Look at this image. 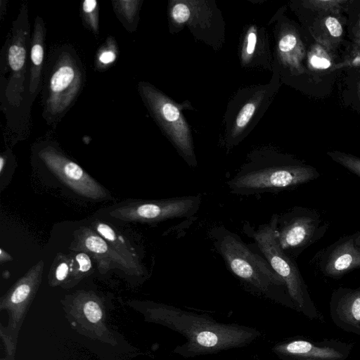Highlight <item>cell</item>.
<instances>
[{
    "label": "cell",
    "instance_id": "7c38bea8",
    "mask_svg": "<svg viewBox=\"0 0 360 360\" xmlns=\"http://www.w3.org/2000/svg\"><path fill=\"white\" fill-rule=\"evenodd\" d=\"M26 11H21L18 18L13 23L11 43L7 51V64L11 71L9 82L6 88V96L10 92L11 98L14 94L23 91L22 84L26 72L27 50L29 48V25ZM23 85V84H22Z\"/></svg>",
    "mask_w": 360,
    "mask_h": 360
},
{
    "label": "cell",
    "instance_id": "9c48e42d",
    "mask_svg": "<svg viewBox=\"0 0 360 360\" xmlns=\"http://www.w3.org/2000/svg\"><path fill=\"white\" fill-rule=\"evenodd\" d=\"M38 156L52 173L76 193L93 200L107 197V191L100 184L56 147L46 145L39 150Z\"/></svg>",
    "mask_w": 360,
    "mask_h": 360
},
{
    "label": "cell",
    "instance_id": "ba28073f",
    "mask_svg": "<svg viewBox=\"0 0 360 360\" xmlns=\"http://www.w3.org/2000/svg\"><path fill=\"white\" fill-rule=\"evenodd\" d=\"M201 200L200 195L141 200L117 207L110 214L125 221L159 223L193 217L199 210Z\"/></svg>",
    "mask_w": 360,
    "mask_h": 360
},
{
    "label": "cell",
    "instance_id": "d6986e66",
    "mask_svg": "<svg viewBox=\"0 0 360 360\" xmlns=\"http://www.w3.org/2000/svg\"><path fill=\"white\" fill-rule=\"evenodd\" d=\"M118 56V47L112 37L106 39L105 43L98 49L95 59V67L98 70H104L110 67Z\"/></svg>",
    "mask_w": 360,
    "mask_h": 360
},
{
    "label": "cell",
    "instance_id": "7402d4cb",
    "mask_svg": "<svg viewBox=\"0 0 360 360\" xmlns=\"http://www.w3.org/2000/svg\"><path fill=\"white\" fill-rule=\"evenodd\" d=\"M84 312L87 319L91 323H96L102 318V311L99 305L92 300L84 304Z\"/></svg>",
    "mask_w": 360,
    "mask_h": 360
},
{
    "label": "cell",
    "instance_id": "83f0119b",
    "mask_svg": "<svg viewBox=\"0 0 360 360\" xmlns=\"http://www.w3.org/2000/svg\"><path fill=\"white\" fill-rule=\"evenodd\" d=\"M311 65L318 69H326L330 67V62L324 58L314 56L310 59Z\"/></svg>",
    "mask_w": 360,
    "mask_h": 360
},
{
    "label": "cell",
    "instance_id": "484cf974",
    "mask_svg": "<svg viewBox=\"0 0 360 360\" xmlns=\"http://www.w3.org/2000/svg\"><path fill=\"white\" fill-rule=\"evenodd\" d=\"M325 24L332 36L338 37L342 34V27L336 18L333 17H328L326 20Z\"/></svg>",
    "mask_w": 360,
    "mask_h": 360
},
{
    "label": "cell",
    "instance_id": "e0dca14e",
    "mask_svg": "<svg viewBox=\"0 0 360 360\" xmlns=\"http://www.w3.org/2000/svg\"><path fill=\"white\" fill-rule=\"evenodd\" d=\"M92 226L94 230L103 238L117 253L136 268L143 271V268L139 262L134 248L112 226L101 221H95Z\"/></svg>",
    "mask_w": 360,
    "mask_h": 360
},
{
    "label": "cell",
    "instance_id": "6da1fadb",
    "mask_svg": "<svg viewBox=\"0 0 360 360\" xmlns=\"http://www.w3.org/2000/svg\"><path fill=\"white\" fill-rule=\"evenodd\" d=\"M317 171L270 152L250 155L226 184L230 193L252 195L292 189L319 176Z\"/></svg>",
    "mask_w": 360,
    "mask_h": 360
},
{
    "label": "cell",
    "instance_id": "7a4b0ae2",
    "mask_svg": "<svg viewBox=\"0 0 360 360\" xmlns=\"http://www.w3.org/2000/svg\"><path fill=\"white\" fill-rule=\"evenodd\" d=\"M210 234L227 268L240 280L264 293L274 287H283L287 290L284 281L267 261L253 251L236 233L219 226L212 229Z\"/></svg>",
    "mask_w": 360,
    "mask_h": 360
},
{
    "label": "cell",
    "instance_id": "9a60e30c",
    "mask_svg": "<svg viewBox=\"0 0 360 360\" xmlns=\"http://www.w3.org/2000/svg\"><path fill=\"white\" fill-rule=\"evenodd\" d=\"M46 28L42 18L37 16L35 19L34 31L30 41V69L29 75V91L35 95L41 82L44 58V41Z\"/></svg>",
    "mask_w": 360,
    "mask_h": 360
},
{
    "label": "cell",
    "instance_id": "8fae6325",
    "mask_svg": "<svg viewBox=\"0 0 360 360\" xmlns=\"http://www.w3.org/2000/svg\"><path fill=\"white\" fill-rule=\"evenodd\" d=\"M350 349L349 344L336 340L314 342L295 340L274 347L284 360H345Z\"/></svg>",
    "mask_w": 360,
    "mask_h": 360
},
{
    "label": "cell",
    "instance_id": "4fadbf2b",
    "mask_svg": "<svg viewBox=\"0 0 360 360\" xmlns=\"http://www.w3.org/2000/svg\"><path fill=\"white\" fill-rule=\"evenodd\" d=\"M317 262L322 274L330 278H339L360 269V251L354 244L352 234L340 238L323 250Z\"/></svg>",
    "mask_w": 360,
    "mask_h": 360
},
{
    "label": "cell",
    "instance_id": "3957f363",
    "mask_svg": "<svg viewBox=\"0 0 360 360\" xmlns=\"http://www.w3.org/2000/svg\"><path fill=\"white\" fill-rule=\"evenodd\" d=\"M167 321L187 340L186 349L194 354L217 352L243 345L256 335L255 331L221 324L205 316L176 308L167 309Z\"/></svg>",
    "mask_w": 360,
    "mask_h": 360
},
{
    "label": "cell",
    "instance_id": "f546056e",
    "mask_svg": "<svg viewBox=\"0 0 360 360\" xmlns=\"http://www.w3.org/2000/svg\"><path fill=\"white\" fill-rule=\"evenodd\" d=\"M356 247L360 251V231L352 234Z\"/></svg>",
    "mask_w": 360,
    "mask_h": 360
},
{
    "label": "cell",
    "instance_id": "4316f807",
    "mask_svg": "<svg viewBox=\"0 0 360 360\" xmlns=\"http://www.w3.org/2000/svg\"><path fill=\"white\" fill-rule=\"evenodd\" d=\"M70 270L69 263L66 261L60 262L55 269V278L58 281H64L68 274Z\"/></svg>",
    "mask_w": 360,
    "mask_h": 360
},
{
    "label": "cell",
    "instance_id": "4dcf8cb0",
    "mask_svg": "<svg viewBox=\"0 0 360 360\" xmlns=\"http://www.w3.org/2000/svg\"><path fill=\"white\" fill-rule=\"evenodd\" d=\"M6 158L4 155H1L0 158V172H3V169L6 163Z\"/></svg>",
    "mask_w": 360,
    "mask_h": 360
},
{
    "label": "cell",
    "instance_id": "2e32d148",
    "mask_svg": "<svg viewBox=\"0 0 360 360\" xmlns=\"http://www.w3.org/2000/svg\"><path fill=\"white\" fill-rule=\"evenodd\" d=\"M266 89H259L249 100L240 107L233 118V122L228 140L231 145L240 141V136L244 133L252 119L261 108L262 103L266 97Z\"/></svg>",
    "mask_w": 360,
    "mask_h": 360
},
{
    "label": "cell",
    "instance_id": "ffe728a7",
    "mask_svg": "<svg viewBox=\"0 0 360 360\" xmlns=\"http://www.w3.org/2000/svg\"><path fill=\"white\" fill-rule=\"evenodd\" d=\"M82 20L95 34H98V5L96 0H84L82 4Z\"/></svg>",
    "mask_w": 360,
    "mask_h": 360
},
{
    "label": "cell",
    "instance_id": "d4e9b609",
    "mask_svg": "<svg viewBox=\"0 0 360 360\" xmlns=\"http://www.w3.org/2000/svg\"><path fill=\"white\" fill-rule=\"evenodd\" d=\"M75 259L78 264V268L77 270L79 272L86 273L91 269V261L89 254L80 252L76 255Z\"/></svg>",
    "mask_w": 360,
    "mask_h": 360
},
{
    "label": "cell",
    "instance_id": "8992f818",
    "mask_svg": "<svg viewBox=\"0 0 360 360\" xmlns=\"http://www.w3.org/2000/svg\"><path fill=\"white\" fill-rule=\"evenodd\" d=\"M83 77L82 66L73 51H60L48 82L44 105L45 118L53 122L67 112L78 96Z\"/></svg>",
    "mask_w": 360,
    "mask_h": 360
},
{
    "label": "cell",
    "instance_id": "ac0fdd59",
    "mask_svg": "<svg viewBox=\"0 0 360 360\" xmlns=\"http://www.w3.org/2000/svg\"><path fill=\"white\" fill-rule=\"evenodd\" d=\"M113 9L123 25L132 32L136 27L141 1L139 0H118L112 1Z\"/></svg>",
    "mask_w": 360,
    "mask_h": 360
},
{
    "label": "cell",
    "instance_id": "603a6c76",
    "mask_svg": "<svg viewBox=\"0 0 360 360\" xmlns=\"http://www.w3.org/2000/svg\"><path fill=\"white\" fill-rule=\"evenodd\" d=\"M297 44V39L292 34H286L281 37L278 41V47L281 54L284 58L291 52Z\"/></svg>",
    "mask_w": 360,
    "mask_h": 360
},
{
    "label": "cell",
    "instance_id": "cb8c5ba5",
    "mask_svg": "<svg viewBox=\"0 0 360 360\" xmlns=\"http://www.w3.org/2000/svg\"><path fill=\"white\" fill-rule=\"evenodd\" d=\"M335 160L360 177V159L346 155H338Z\"/></svg>",
    "mask_w": 360,
    "mask_h": 360
},
{
    "label": "cell",
    "instance_id": "44dd1931",
    "mask_svg": "<svg viewBox=\"0 0 360 360\" xmlns=\"http://www.w3.org/2000/svg\"><path fill=\"white\" fill-rule=\"evenodd\" d=\"M257 43V29L255 26H251L245 34L241 49V60L245 65L250 63L255 56Z\"/></svg>",
    "mask_w": 360,
    "mask_h": 360
},
{
    "label": "cell",
    "instance_id": "30bf717a",
    "mask_svg": "<svg viewBox=\"0 0 360 360\" xmlns=\"http://www.w3.org/2000/svg\"><path fill=\"white\" fill-rule=\"evenodd\" d=\"M75 238L73 250L90 255L97 262L99 270H109L115 266L138 275L143 273L117 253L94 229L81 227L75 231Z\"/></svg>",
    "mask_w": 360,
    "mask_h": 360
},
{
    "label": "cell",
    "instance_id": "52a82bcc",
    "mask_svg": "<svg viewBox=\"0 0 360 360\" xmlns=\"http://www.w3.org/2000/svg\"><path fill=\"white\" fill-rule=\"evenodd\" d=\"M271 217L280 248L292 259L321 238L328 228L316 210L304 207L295 206Z\"/></svg>",
    "mask_w": 360,
    "mask_h": 360
},
{
    "label": "cell",
    "instance_id": "f1b7e54d",
    "mask_svg": "<svg viewBox=\"0 0 360 360\" xmlns=\"http://www.w3.org/2000/svg\"><path fill=\"white\" fill-rule=\"evenodd\" d=\"M13 258L11 256L4 251L2 248L0 249V260L1 262L11 261Z\"/></svg>",
    "mask_w": 360,
    "mask_h": 360
},
{
    "label": "cell",
    "instance_id": "5bb4252c",
    "mask_svg": "<svg viewBox=\"0 0 360 360\" xmlns=\"http://www.w3.org/2000/svg\"><path fill=\"white\" fill-rule=\"evenodd\" d=\"M330 316L342 329L360 335V287L340 288L330 299Z\"/></svg>",
    "mask_w": 360,
    "mask_h": 360
},
{
    "label": "cell",
    "instance_id": "277c9868",
    "mask_svg": "<svg viewBox=\"0 0 360 360\" xmlns=\"http://www.w3.org/2000/svg\"><path fill=\"white\" fill-rule=\"evenodd\" d=\"M251 236L262 257L284 281L288 295L298 310L310 318L316 319L317 310L295 262L278 243L272 217L268 224L253 230Z\"/></svg>",
    "mask_w": 360,
    "mask_h": 360
},
{
    "label": "cell",
    "instance_id": "5b68a950",
    "mask_svg": "<svg viewBox=\"0 0 360 360\" xmlns=\"http://www.w3.org/2000/svg\"><path fill=\"white\" fill-rule=\"evenodd\" d=\"M138 89L150 113L178 152L188 165L195 167L190 128L181 112L184 105L175 103L148 82H139Z\"/></svg>",
    "mask_w": 360,
    "mask_h": 360
}]
</instances>
